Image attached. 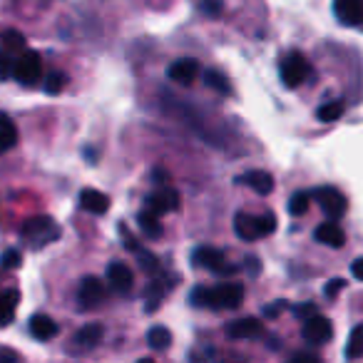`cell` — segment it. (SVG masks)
I'll use <instances>...</instances> for the list:
<instances>
[{
    "label": "cell",
    "mask_w": 363,
    "mask_h": 363,
    "mask_svg": "<svg viewBox=\"0 0 363 363\" xmlns=\"http://www.w3.org/2000/svg\"><path fill=\"white\" fill-rule=\"evenodd\" d=\"M194 306H207V308H237L244 301V289L242 284L224 281L219 286H197L189 296Z\"/></svg>",
    "instance_id": "cell-1"
},
{
    "label": "cell",
    "mask_w": 363,
    "mask_h": 363,
    "mask_svg": "<svg viewBox=\"0 0 363 363\" xmlns=\"http://www.w3.org/2000/svg\"><path fill=\"white\" fill-rule=\"evenodd\" d=\"M21 237L26 242H30L33 247H45V244L60 239V229H57V224L50 217H33L23 224Z\"/></svg>",
    "instance_id": "cell-2"
},
{
    "label": "cell",
    "mask_w": 363,
    "mask_h": 363,
    "mask_svg": "<svg viewBox=\"0 0 363 363\" xmlns=\"http://www.w3.org/2000/svg\"><path fill=\"white\" fill-rule=\"evenodd\" d=\"M13 77L21 85H35L43 77V60L35 50H23L21 57L13 62Z\"/></svg>",
    "instance_id": "cell-3"
},
{
    "label": "cell",
    "mask_w": 363,
    "mask_h": 363,
    "mask_svg": "<svg viewBox=\"0 0 363 363\" xmlns=\"http://www.w3.org/2000/svg\"><path fill=\"white\" fill-rule=\"evenodd\" d=\"M311 75V65L301 52H289L281 62V80L286 87H298L308 80Z\"/></svg>",
    "instance_id": "cell-4"
},
{
    "label": "cell",
    "mask_w": 363,
    "mask_h": 363,
    "mask_svg": "<svg viewBox=\"0 0 363 363\" xmlns=\"http://www.w3.org/2000/svg\"><path fill=\"white\" fill-rule=\"evenodd\" d=\"M301 336H303V341L311 343V346H323V343H328L333 338L331 318L321 316V313H313V316H308L306 321H303V326H301Z\"/></svg>",
    "instance_id": "cell-5"
},
{
    "label": "cell",
    "mask_w": 363,
    "mask_h": 363,
    "mask_svg": "<svg viewBox=\"0 0 363 363\" xmlns=\"http://www.w3.org/2000/svg\"><path fill=\"white\" fill-rule=\"evenodd\" d=\"M192 264H194V267L209 269V272L224 274V277H229V274H237V267L227 264V257H224V252H219V249H212V247H199L197 252L192 254Z\"/></svg>",
    "instance_id": "cell-6"
},
{
    "label": "cell",
    "mask_w": 363,
    "mask_h": 363,
    "mask_svg": "<svg viewBox=\"0 0 363 363\" xmlns=\"http://www.w3.org/2000/svg\"><path fill=\"white\" fill-rule=\"evenodd\" d=\"M313 199L318 202V207H321V212L326 214L328 219H341L343 214H346V197H343L338 189L333 187H318L316 192H313Z\"/></svg>",
    "instance_id": "cell-7"
},
{
    "label": "cell",
    "mask_w": 363,
    "mask_h": 363,
    "mask_svg": "<svg viewBox=\"0 0 363 363\" xmlns=\"http://www.w3.org/2000/svg\"><path fill=\"white\" fill-rule=\"evenodd\" d=\"M107 298V286L102 284V279L97 277H85L80 281V289H77V303L80 308H95L100 306Z\"/></svg>",
    "instance_id": "cell-8"
},
{
    "label": "cell",
    "mask_w": 363,
    "mask_h": 363,
    "mask_svg": "<svg viewBox=\"0 0 363 363\" xmlns=\"http://www.w3.org/2000/svg\"><path fill=\"white\" fill-rule=\"evenodd\" d=\"M145 207L150 209V212H155L157 217H162V214H172L179 209V192L172 187H162L160 192L150 194V197L145 199Z\"/></svg>",
    "instance_id": "cell-9"
},
{
    "label": "cell",
    "mask_w": 363,
    "mask_h": 363,
    "mask_svg": "<svg viewBox=\"0 0 363 363\" xmlns=\"http://www.w3.org/2000/svg\"><path fill=\"white\" fill-rule=\"evenodd\" d=\"M172 284H177V279H174V277L164 279L162 274H157V277L152 279V284L145 289V308H147V313H155L157 308L162 306L164 296L172 291Z\"/></svg>",
    "instance_id": "cell-10"
},
{
    "label": "cell",
    "mask_w": 363,
    "mask_h": 363,
    "mask_svg": "<svg viewBox=\"0 0 363 363\" xmlns=\"http://www.w3.org/2000/svg\"><path fill=\"white\" fill-rule=\"evenodd\" d=\"M333 13L341 26H363V0H333Z\"/></svg>",
    "instance_id": "cell-11"
},
{
    "label": "cell",
    "mask_w": 363,
    "mask_h": 363,
    "mask_svg": "<svg viewBox=\"0 0 363 363\" xmlns=\"http://www.w3.org/2000/svg\"><path fill=\"white\" fill-rule=\"evenodd\" d=\"M264 331L262 321L254 316H244V318H237L227 326V336L232 341H247V338H259Z\"/></svg>",
    "instance_id": "cell-12"
},
{
    "label": "cell",
    "mask_w": 363,
    "mask_h": 363,
    "mask_svg": "<svg viewBox=\"0 0 363 363\" xmlns=\"http://www.w3.org/2000/svg\"><path fill=\"white\" fill-rule=\"evenodd\" d=\"M167 75H169V80L177 82V85H192L199 77V62L192 60V57H182V60L172 62Z\"/></svg>",
    "instance_id": "cell-13"
},
{
    "label": "cell",
    "mask_w": 363,
    "mask_h": 363,
    "mask_svg": "<svg viewBox=\"0 0 363 363\" xmlns=\"http://www.w3.org/2000/svg\"><path fill=\"white\" fill-rule=\"evenodd\" d=\"M107 284H110L115 291L127 294L135 286V274H132V269L127 267L125 262H112L110 267H107Z\"/></svg>",
    "instance_id": "cell-14"
},
{
    "label": "cell",
    "mask_w": 363,
    "mask_h": 363,
    "mask_svg": "<svg viewBox=\"0 0 363 363\" xmlns=\"http://www.w3.org/2000/svg\"><path fill=\"white\" fill-rule=\"evenodd\" d=\"M102 336H105L102 323H85V326H82L80 331H75V336H72V346H75V351L87 353L102 341Z\"/></svg>",
    "instance_id": "cell-15"
},
{
    "label": "cell",
    "mask_w": 363,
    "mask_h": 363,
    "mask_svg": "<svg viewBox=\"0 0 363 363\" xmlns=\"http://www.w3.org/2000/svg\"><path fill=\"white\" fill-rule=\"evenodd\" d=\"M239 184L244 187L254 189L257 194H272L274 192V177L269 172H262V169H252V172H244L242 177H237Z\"/></svg>",
    "instance_id": "cell-16"
},
{
    "label": "cell",
    "mask_w": 363,
    "mask_h": 363,
    "mask_svg": "<svg viewBox=\"0 0 363 363\" xmlns=\"http://www.w3.org/2000/svg\"><path fill=\"white\" fill-rule=\"evenodd\" d=\"M234 232H237V237L244 239V242H257V239L262 237L257 217L247 212H239L237 217H234Z\"/></svg>",
    "instance_id": "cell-17"
},
{
    "label": "cell",
    "mask_w": 363,
    "mask_h": 363,
    "mask_svg": "<svg viewBox=\"0 0 363 363\" xmlns=\"http://www.w3.org/2000/svg\"><path fill=\"white\" fill-rule=\"evenodd\" d=\"M80 207L85 209V212L100 217V214H105L107 209H110V197L102 194L100 189H85V192L80 194Z\"/></svg>",
    "instance_id": "cell-18"
},
{
    "label": "cell",
    "mask_w": 363,
    "mask_h": 363,
    "mask_svg": "<svg viewBox=\"0 0 363 363\" xmlns=\"http://www.w3.org/2000/svg\"><path fill=\"white\" fill-rule=\"evenodd\" d=\"M57 331H60V326L45 313H38V316L30 318V333L38 341H50V338L57 336Z\"/></svg>",
    "instance_id": "cell-19"
},
{
    "label": "cell",
    "mask_w": 363,
    "mask_h": 363,
    "mask_svg": "<svg viewBox=\"0 0 363 363\" xmlns=\"http://www.w3.org/2000/svg\"><path fill=\"white\" fill-rule=\"evenodd\" d=\"M313 237H316V242L326 244V247H343V244H346V234H343V229L333 222L318 224Z\"/></svg>",
    "instance_id": "cell-20"
},
{
    "label": "cell",
    "mask_w": 363,
    "mask_h": 363,
    "mask_svg": "<svg viewBox=\"0 0 363 363\" xmlns=\"http://www.w3.org/2000/svg\"><path fill=\"white\" fill-rule=\"evenodd\" d=\"M18 303H21V291L18 289H8V291L0 294V328L13 323Z\"/></svg>",
    "instance_id": "cell-21"
},
{
    "label": "cell",
    "mask_w": 363,
    "mask_h": 363,
    "mask_svg": "<svg viewBox=\"0 0 363 363\" xmlns=\"http://www.w3.org/2000/svg\"><path fill=\"white\" fill-rule=\"evenodd\" d=\"M137 224H140L142 234H145L147 239H152V242H157V239H162V222L160 217H157L155 212H150V209H142L140 214H137Z\"/></svg>",
    "instance_id": "cell-22"
},
{
    "label": "cell",
    "mask_w": 363,
    "mask_h": 363,
    "mask_svg": "<svg viewBox=\"0 0 363 363\" xmlns=\"http://www.w3.org/2000/svg\"><path fill=\"white\" fill-rule=\"evenodd\" d=\"M18 142V127L13 125V120L8 115H0V145H3V150H11V147H16Z\"/></svg>",
    "instance_id": "cell-23"
},
{
    "label": "cell",
    "mask_w": 363,
    "mask_h": 363,
    "mask_svg": "<svg viewBox=\"0 0 363 363\" xmlns=\"http://www.w3.org/2000/svg\"><path fill=\"white\" fill-rule=\"evenodd\" d=\"M147 343H150L155 351H164V348L172 346V333L167 326H152L150 333H147Z\"/></svg>",
    "instance_id": "cell-24"
},
{
    "label": "cell",
    "mask_w": 363,
    "mask_h": 363,
    "mask_svg": "<svg viewBox=\"0 0 363 363\" xmlns=\"http://www.w3.org/2000/svg\"><path fill=\"white\" fill-rule=\"evenodd\" d=\"M346 356L348 358H361L363 356V323L353 326L351 336H348V343H346Z\"/></svg>",
    "instance_id": "cell-25"
},
{
    "label": "cell",
    "mask_w": 363,
    "mask_h": 363,
    "mask_svg": "<svg viewBox=\"0 0 363 363\" xmlns=\"http://www.w3.org/2000/svg\"><path fill=\"white\" fill-rule=\"evenodd\" d=\"M343 102L341 100H333V102H326L323 107H318V112H316V117L321 122H336V120H341V115H343Z\"/></svg>",
    "instance_id": "cell-26"
},
{
    "label": "cell",
    "mask_w": 363,
    "mask_h": 363,
    "mask_svg": "<svg viewBox=\"0 0 363 363\" xmlns=\"http://www.w3.org/2000/svg\"><path fill=\"white\" fill-rule=\"evenodd\" d=\"M204 82H207V87H212V90H217V92H224V95H229V92H232V90H229V80L217 70L204 72Z\"/></svg>",
    "instance_id": "cell-27"
},
{
    "label": "cell",
    "mask_w": 363,
    "mask_h": 363,
    "mask_svg": "<svg viewBox=\"0 0 363 363\" xmlns=\"http://www.w3.org/2000/svg\"><path fill=\"white\" fill-rule=\"evenodd\" d=\"M308 202H311V197H308L306 192H296L289 199V212H291L294 217H301V214L308 212Z\"/></svg>",
    "instance_id": "cell-28"
},
{
    "label": "cell",
    "mask_w": 363,
    "mask_h": 363,
    "mask_svg": "<svg viewBox=\"0 0 363 363\" xmlns=\"http://www.w3.org/2000/svg\"><path fill=\"white\" fill-rule=\"evenodd\" d=\"M3 45H6L11 52H23L26 50V38H23L18 30H6L3 33Z\"/></svg>",
    "instance_id": "cell-29"
},
{
    "label": "cell",
    "mask_w": 363,
    "mask_h": 363,
    "mask_svg": "<svg viewBox=\"0 0 363 363\" xmlns=\"http://www.w3.org/2000/svg\"><path fill=\"white\" fill-rule=\"evenodd\" d=\"M137 259H140L142 269H145L147 274H152V277H157V274H162L160 259H157L155 254H150V252H137Z\"/></svg>",
    "instance_id": "cell-30"
},
{
    "label": "cell",
    "mask_w": 363,
    "mask_h": 363,
    "mask_svg": "<svg viewBox=\"0 0 363 363\" xmlns=\"http://www.w3.org/2000/svg\"><path fill=\"white\" fill-rule=\"evenodd\" d=\"M67 85V77L62 75V72H50V75L45 77V92L48 95H57V92H62V87Z\"/></svg>",
    "instance_id": "cell-31"
},
{
    "label": "cell",
    "mask_w": 363,
    "mask_h": 363,
    "mask_svg": "<svg viewBox=\"0 0 363 363\" xmlns=\"http://www.w3.org/2000/svg\"><path fill=\"white\" fill-rule=\"evenodd\" d=\"M257 222H259L262 237H269V234H274V229H277V217H274L272 212H264L262 217H257Z\"/></svg>",
    "instance_id": "cell-32"
},
{
    "label": "cell",
    "mask_w": 363,
    "mask_h": 363,
    "mask_svg": "<svg viewBox=\"0 0 363 363\" xmlns=\"http://www.w3.org/2000/svg\"><path fill=\"white\" fill-rule=\"evenodd\" d=\"M0 264H3V269H11V272H13V269H18V267L23 264L21 252H16V249L6 252V254H3V262H0Z\"/></svg>",
    "instance_id": "cell-33"
},
{
    "label": "cell",
    "mask_w": 363,
    "mask_h": 363,
    "mask_svg": "<svg viewBox=\"0 0 363 363\" xmlns=\"http://www.w3.org/2000/svg\"><path fill=\"white\" fill-rule=\"evenodd\" d=\"M8 77H13V60L0 50V80H8Z\"/></svg>",
    "instance_id": "cell-34"
},
{
    "label": "cell",
    "mask_w": 363,
    "mask_h": 363,
    "mask_svg": "<svg viewBox=\"0 0 363 363\" xmlns=\"http://www.w3.org/2000/svg\"><path fill=\"white\" fill-rule=\"evenodd\" d=\"M343 286H346V281L343 279H331L326 286V298H336L338 291H343Z\"/></svg>",
    "instance_id": "cell-35"
},
{
    "label": "cell",
    "mask_w": 363,
    "mask_h": 363,
    "mask_svg": "<svg viewBox=\"0 0 363 363\" xmlns=\"http://www.w3.org/2000/svg\"><path fill=\"white\" fill-rule=\"evenodd\" d=\"M284 306H286V303H284V301H274V303H269V306L262 311V313H264V318H277L279 313L284 311Z\"/></svg>",
    "instance_id": "cell-36"
},
{
    "label": "cell",
    "mask_w": 363,
    "mask_h": 363,
    "mask_svg": "<svg viewBox=\"0 0 363 363\" xmlns=\"http://www.w3.org/2000/svg\"><path fill=\"white\" fill-rule=\"evenodd\" d=\"M289 363H321V361H318L313 353H298V356H294Z\"/></svg>",
    "instance_id": "cell-37"
},
{
    "label": "cell",
    "mask_w": 363,
    "mask_h": 363,
    "mask_svg": "<svg viewBox=\"0 0 363 363\" xmlns=\"http://www.w3.org/2000/svg\"><path fill=\"white\" fill-rule=\"evenodd\" d=\"M351 274L358 279V281H363V257H358L356 262L351 264Z\"/></svg>",
    "instance_id": "cell-38"
},
{
    "label": "cell",
    "mask_w": 363,
    "mask_h": 363,
    "mask_svg": "<svg viewBox=\"0 0 363 363\" xmlns=\"http://www.w3.org/2000/svg\"><path fill=\"white\" fill-rule=\"evenodd\" d=\"M259 267H262V264H259L257 257H247V272L252 274V277H257L259 274Z\"/></svg>",
    "instance_id": "cell-39"
},
{
    "label": "cell",
    "mask_w": 363,
    "mask_h": 363,
    "mask_svg": "<svg viewBox=\"0 0 363 363\" xmlns=\"http://www.w3.org/2000/svg\"><path fill=\"white\" fill-rule=\"evenodd\" d=\"M0 363H18V356L13 351H8V348H3L0 351Z\"/></svg>",
    "instance_id": "cell-40"
},
{
    "label": "cell",
    "mask_w": 363,
    "mask_h": 363,
    "mask_svg": "<svg viewBox=\"0 0 363 363\" xmlns=\"http://www.w3.org/2000/svg\"><path fill=\"white\" fill-rule=\"evenodd\" d=\"M316 313V308H313V303H306V306L298 311V316H303V318H308V316H313Z\"/></svg>",
    "instance_id": "cell-41"
},
{
    "label": "cell",
    "mask_w": 363,
    "mask_h": 363,
    "mask_svg": "<svg viewBox=\"0 0 363 363\" xmlns=\"http://www.w3.org/2000/svg\"><path fill=\"white\" fill-rule=\"evenodd\" d=\"M219 363H242V358H222Z\"/></svg>",
    "instance_id": "cell-42"
},
{
    "label": "cell",
    "mask_w": 363,
    "mask_h": 363,
    "mask_svg": "<svg viewBox=\"0 0 363 363\" xmlns=\"http://www.w3.org/2000/svg\"><path fill=\"white\" fill-rule=\"evenodd\" d=\"M137 363H155V361H152V358H140Z\"/></svg>",
    "instance_id": "cell-43"
},
{
    "label": "cell",
    "mask_w": 363,
    "mask_h": 363,
    "mask_svg": "<svg viewBox=\"0 0 363 363\" xmlns=\"http://www.w3.org/2000/svg\"><path fill=\"white\" fill-rule=\"evenodd\" d=\"M3 152H6V150H3V145H0V155H3Z\"/></svg>",
    "instance_id": "cell-44"
}]
</instances>
